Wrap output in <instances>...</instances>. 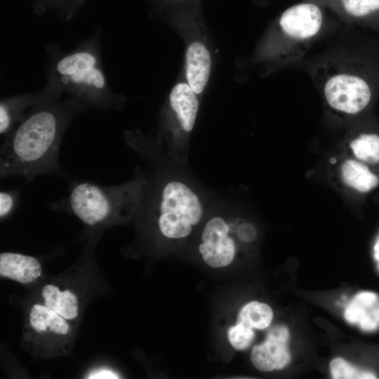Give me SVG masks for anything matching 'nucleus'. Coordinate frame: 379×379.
I'll use <instances>...</instances> for the list:
<instances>
[{"mask_svg":"<svg viewBox=\"0 0 379 379\" xmlns=\"http://www.w3.org/2000/svg\"><path fill=\"white\" fill-rule=\"evenodd\" d=\"M61 119L40 109L27 117L0 149V177L20 176L27 182L41 175L65 177L59 161Z\"/></svg>","mask_w":379,"mask_h":379,"instance_id":"f03ea898","label":"nucleus"},{"mask_svg":"<svg viewBox=\"0 0 379 379\" xmlns=\"http://www.w3.org/2000/svg\"><path fill=\"white\" fill-rule=\"evenodd\" d=\"M237 234L244 243L252 242L257 236V231L254 225L248 222L240 220L237 227Z\"/></svg>","mask_w":379,"mask_h":379,"instance_id":"412c9836","label":"nucleus"},{"mask_svg":"<svg viewBox=\"0 0 379 379\" xmlns=\"http://www.w3.org/2000/svg\"><path fill=\"white\" fill-rule=\"evenodd\" d=\"M360 121L350 138L348 148L352 157L379 170V124L371 114Z\"/></svg>","mask_w":379,"mask_h":379,"instance_id":"9d476101","label":"nucleus"},{"mask_svg":"<svg viewBox=\"0 0 379 379\" xmlns=\"http://www.w3.org/2000/svg\"><path fill=\"white\" fill-rule=\"evenodd\" d=\"M29 322L31 327L38 333L66 335L70 332L67 320L44 304L36 303L32 305L29 314Z\"/></svg>","mask_w":379,"mask_h":379,"instance_id":"4468645a","label":"nucleus"},{"mask_svg":"<svg viewBox=\"0 0 379 379\" xmlns=\"http://www.w3.org/2000/svg\"><path fill=\"white\" fill-rule=\"evenodd\" d=\"M272 318V310L267 304L251 301L241 307L237 322L253 329L263 330L270 325Z\"/></svg>","mask_w":379,"mask_h":379,"instance_id":"2eb2a0df","label":"nucleus"},{"mask_svg":"<svg viewBox=\"0 0 379 379\" xmlns=\"http://www.w3.org/2000/svg\"><path fill=\"white\" fill-rule=\"evenodd\" d=\"M340 175L348 188L359 194H368L379 187V170L352 157L342 162Z\"/></svg>","mask_w":379,"mask_h":379,"instance_id":"f8f14e48","label":"nucleus"},{"mask_svg":"<svg viewBox=\"0 0 379 379\" xmlns=\"http://www.w3.org/2000/svg\"><path fill=\"white\" fill-rule=\"evenodd\" d=\"M146 183L145 171L136 167L127 182L105 186L90 181L71 183L68 195L50 208L73 214L89 227L105 226L135 218Z\"/></svg>","mask_w":379,"mask_h":379,"instance_id":"20e7f679","label":"nucleus"},{"mask_svg":"<svg viewBox=\"0 0 379 379\" xmlns=\"http://www.w3.org/2000/svg\"><path fill=\"white\" fill-rule=\"evenodd\" d=\"M44 304L67 321L75 319L79 314L77 295L69 289L61 291L53 284H46L42 289Z\"/></svg>","mask_w":379,"mask_h":379,"instance_id":"ddd939ff","label":"nucleus"},{"mask_svg":"<svg viewBox=\"0 0 379 379\" xmlns=\"http://www.w3.org/2000/svg\"><path fill=\"white\" fill-rule=\"evenodd\" d=\"M42 267L37 258L19 253L0 254V275L20 284H28L38 279Z\"/></svg>","mask_w":379,"mask_h":379,"instance_id":"9b49d317","label":"nucleus"},{"mask_svg":"<svg viewBox=\"0 0 379 379\" xmlns=\"http://www.w3.org/2000/svg\"><path fill=\"white\" fill-rule=\"evenodd\" d=\"M235 220H230L222 212H215L204 225L198 249L208 266L224 267L234 259L237 247L231 233Z\"/></svg>","mask_w":379,"mask_h":379,"instance_id":"0eeeda50","label":"nucleus"},{"mask_svg":"<svg viewBox=\"0 0 379 379\" xmlns=\"http://www.w3.org/2000/svg\"><path fill=\"white\" fill-rule=\"evenodd\" d=\"M71 79L74 82L93 85L98 88H102L105 85L104 76L99 70L94 67L75 74L71 76Z\"/></svg>","mask_w":379,"mask_h":379,"instance_id":"aec40b11","label":"nucleus"},{"mask_svg":"<svg viewBox=\"0 0 379 379\" xmlns=\"http://www.w3.org/2000/svg\"><path fill=\"white\" fill-rule=\"evenodd\" d=\"M325 25L321 6L315 1L295 4L285 10L265 32L252 55L263 75L300 60L319 38Z\"/></svg>","mask_w":379,"mask_h":379,"instance_id":"7ed1b4c3","label":"nucleus"},{"mask_svg":"<svg viewBox=\"0 0 379 379\" xmlns=\"http://www.w3.org/2000/svg\"><path fill=\"white\" fill-rule=\"evenodd\" d=\"M20 201V190L13 189L0 192V219L8 218L18 208Z\"/></svg>","mask_w":379,"mask_h":379,"instance_id":"6ab92c4d","label":"nucleus"},{"mask_svg":"<svg viewBox=\"0 0 379 379\" xmlns=\"http://www.w3.org/2000/svg\"><path fill=\"white\" fill-rule=\"evenodd\" d=\"M176 27L185 45V81L201 97L209 81L212 68L207 30L201 23L196 21L177 23Z\"/></svg>","mask_w":379,"mask_h":379,"instance_id":"423d86ee","label":"nucleus"},{"mask_svg":"<svg viewBox=\"0 0 379 379\" xmlns=\"http://www.w3.org/2000/svg\"><path fill=\"white\" fill-rule=\"evenodd\" d=\"M227 338L231 345L237 350L247 349L255 338L253 328L242 323H238L229 328Z\"/></svg>","mask_w":379,"mask_h":379,"instance_id":"a211bd4d","label":"nucleus"},{"mask_svg":"<svg viewBox=\"0 0 379 379\" xmlns=\"http://www.w3.org/2000/svg\"><path fill=\"white\" fill-rule=\"evenodd\" d=\"M199 105L200 96L185 80L177 83L168 95L163 113L161 134L157 140L165 155L178 164L187 161Z\"/></svg>","mask_w":379,"mask_h":379,"instance_id":"39448f33","label":"nucleus"},{"mask_svg":"<svg viewBox=\"0 0 379 379\" xmlns=\"http://www.w3.org/2000/svg\"><path fill=\"white\" fill-rule=\"evenodd\" d=\"M310 72L333 114L359 119L371 114L379 95V44L364 41L348 55H326Z\"/></svg>","mask_w":379,"mask_h":379,"instance_id":"f257e3e1","label":"nucleus"},{"mask_svg":"<svg viewBox=\"0 0 379 379\" xmlns=\"http://www.w3.org/2000/svg\"><path fill=\"white\" fill-rule=\"evenodd\" d=\"M95 59L88 53L81 52L62 58L57 65L58 71L63 75L72 76L93 67Z\"/></svg>","mask_w":379,"mask_h":379,"instance_id":"dca6fc26","label":"nucleus"},{"mask_svg":"<svg viewBox=\"0 0 379 379\" xmlns=\"http://www.w3.org/2000/svg\"><path fill=\"white\" fill-rule=\"evenodd\" d=\"M330 8L344 21L379 29V0H314Z\"/></svg>","mask_w":379,"mask_h":379,"instance_id":"1a4fd4ad","label":"nucleus"},{"mask_svg":"<svg viewBox=\"0 0 379 379\" xmlns=\"http://www.w3.org/2000/svg\"><path fill=\"white\" fill-rule=\"evenodd\" d=\"M329 368L331 375L335 379H372L377 378L373 372L358 369L340 357L332 359Z\"/></svg>","mask_w":379,"mask_h":379,"instance_id":"f3484780","label":"nucleus"},{"mask_svg":"<svg viewBox=\"0 0 379 379\" xmlns=\"http://www.w3.org/2000/svg\"><path fill=\"white\" fill-rule=\"evenodd\" d=\"M86 378L88 379H117L120 377L115 371L102 368L91 371Z\"/></svg>","mask_w":379,"mask_h":379,"instance_id":"4be33fe9","label":"nucleus"},{"mask_svg":"<svg viewBox=\"0 0 379 379\" xmlns=\"http://www.w3.org/2000/svg\"><path fill=\"white\" fill-rule=\"evenodd\" d=\"M289 331L283 325L272 327L265 341L255 345L251 354L253 365L262 371H272L286 367L291 356L288 347Z\"/></svg>","mask_w":379,"mask_h":379,"instance_id":"6e6552de","label":"nucleus"}]
</instances>
